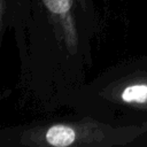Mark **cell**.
<instances>
[{
	"label": "cell",
	"mask_w": 147,
	"mask_h": 147,
	"mask_svg": "<svg viewBox=\"0 0 147 147\" xmlns=\"http://www.w3.org/2000/svg\"><path fill=\"white\" fill-rule=\"evenodd\" d=\"M76 133L75 131L65 125H54L48 129L46 132V141L56 147H64V146H70L75 141Z\"/></svg>",
	"instance_id": "6da1fadb"
},
{
	"label": "cell",
	"mask_w": 147,
	"mask_h": 147,
	"mask_svg": "<svg viewBox=\"0 0 147 147\" xmlns=\"http://www.w3.org/2000/svg\"><path fill=\"white\" fill-rule=\"evenodd\" d=\"M122 99L125 102H138L144 103L147 101V85L146 84H136L127 86L122 92Z\"/></svg>",
	"instance_id": "7a4b0ae2"
}]
</instances>
